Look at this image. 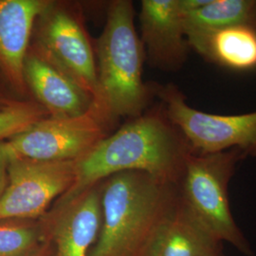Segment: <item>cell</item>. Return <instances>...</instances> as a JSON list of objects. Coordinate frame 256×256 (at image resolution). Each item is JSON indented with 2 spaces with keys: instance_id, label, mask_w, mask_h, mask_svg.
<instances>
[{
  "instance_id": "9a60e30c",
  "label": "cell",
  "mask_w": 256,
  "mask_h": 256,
  "mask_svg": "<svg viewBox=\"0 0 256 256\" xmlns=\"http://www.w3.org/2000/svg\"><path fill=\"white\" fill-rule=\"evenodd\" d=\"M182 14L189 43L224 28L245 25L256 28V0H209L198 9L182 10Z\"/></svg>"
},
{
  "instance_id": "d6986e66",
  "label": "cell",
  "mask_w": 256,
  "mask_h": 256,
  "mask_svg": "<svg viewBox=\"0 0 256 256\" xmlns=\"http://www.w3.org/2000/svg\"><path fill=\"white\" fill-rule=\"evenodd\" d=\"M10 154L6 140L0 142V198L2 196L8 184V165Z\"/></svg>"
},
{
  "instance_id": "8fae6325",
  "label": "cell",
  "mask_w": 256,
  "mask_h": 256,
  "mask_svg": "<svg viewBox=\"0 0 256 256\" xmlns=\"http://www.w3.org/2000/svg\"><path fill=\"white\" fill-rule=\"evenodd\" d=\"M50 0H0V70L12 88L32 100L24 81V63L34 22Z\"/></svg>"
},
{
  "instance_id": "30bf717a",
  "label": "cell",
  "mask_w": 256,
  "mask_h": 256,
  "mask_svg": "<svg viewBox=\"0 0 256 256\" xmlns=\"http://www.w3.org/2000/svg\"><path fill=\"white\" fill-rule=\"evenodd\" d=\"M138 20L140 38L149 66L165 72L180 70L190 46L180 0H142Z\"/></svg>"
},
{
  "instance_id": "44dd1931",
  "label": "cell",
  "mask_w": 256,
  "mask_h": 256,
  "mask_svg": "<svg viewBox=\"0 0 256 256\" xmlns=\"http://www.w3.org/2000/svg\"><path fill=\"white\" fill-rule=\"evenodd\" d=\"M225 256V254H224V252H221V254H218V256Z\"/></svg>"
},
{
  "instance_id": "e0dca14e",
  "label": "cell",
  "mask_w": 256,
  "mask_h": 256,
  "mask_svg": "<svg viewBox=\"0 0 256 256\" xmlns=\"http://www.w3.org/2000/svg\"><path fill=\"white\" fill-rule=\"evenodd\" d=\"M48 117L46 110L34 100L0 110V142L9 140Z\"/></svg>"
},
{
  "instance_id": "7a4b0ae2",
  "label": "cell",
  "mask_w": 256,
  "mask_h": 256,
  "mask_svg": "<svg viewBox=\"0 0 256 256\" xmlns=\"http://www.w3.org/2000/svg\"><path fill=\"white\" fill-rule=\"evenodd\" d=\"M101 110L114 124L137 118L155 96L154 84L142 78L146 54L135 27L130 0L111 1L101 36L94 43Z\"/></svg>"
},
{
  "instance_id": "3957f363",
  "label": "cell",
  "mask_w": 256,
  "mask_h": 256,
  "mask_svg": "<svg viewBox=\"0 0 256 256\" xmlns=\"http://www.w3.org/2000/svg\"><path fill=\"white\" fill-rule=\"evenodd\" d=\"M176 185L128 171L101 182L102 224L90 256H138L174 203Z\"/></svg>"
},
{
  "instance_id": "ffe728a7",
  "label": "cell",
  "mask_w": 256,
  "mask_h": 256,
  "mask_svg": "<svg viewBox=\"0 0 256 256\" xmlns=\"http://www.w3.org/2000/svg\"><path fill=\"white\" fill-rule=\"evenodd\" d=\"M28 256H54V250L52 242L46 239L40 247Z\"/></svg>"
},
{
  "instance_id": "52a82bcc",
  "label": "cell",
  "mask_w": 256,
  "mask_h": 256,
  "mask_svg": "<svg viewBox=\"0 0 256 256\" xmlns=\"http://www.w3.org/2000/svg\"><path fill=\"white\" fill-rule=\"evenodd\" d=\"M113 124L94 106L70 118L41 120L6 140L10 156L41 162H76L110 136Z\"/></svg>"
},
{
  "instance_id": "5bb4252c",
  "label": "cell",
  "mask_w": 256,
  "mask_h": 256,
  "mask_svg": "<svg viewBox=\"0 0 256 256\" xmlns=\"http://www.w3.org/2000/svg\"><path fill=\"white\" fill-rule=\"evenodd\" d=\"M188 44L207 61L230 70L243 72L256 68V28H224Z\"/></svg>"
},
{
  "instance_id": "8992f818",
  "label": "cell",
  "mask_w": 256,
  "mask_h": 256,
  "mask_svg": "<svg viewBox=\"0 0 256 256\" xmlns=\"http://www.w3.org/2000/svg\"><path fill=\"white\" fill-rule=\"evenodd\" d=\"M167 118L185 138L194 155H209L234 148L256 156V111L242 115H216L190 106L174 84H154Z\"/></svg>"
},
{
  "instance_id": "2e32d148",
  "label": "cell",
  "mask_w": 256,
  "mask_h": 256,
  "mask_svg": "<svg viewBox=\"0 0 256 256\" xmlns=\"http://www.w3.org/2000/svg\"><path fill=\"white\" fill-rule=\"evenodd\" d=\"M46 239L42 218L0 221V256H28Z\"/></svg>"
},
{
  "instance_id": "9c48e42d",
  "label": "cell",
  "mask_w": 256,
  "mask_h": 256,
  "mask_svg": "<svg viewBox=\"0 0 256 256\" xmlns=\"http://www.w3.org/2000/svg\"><path fill=\"white\" fill-rule=\"evenodd\" d=\"M42 220L54 256H90L101 229V183L52 206Z\"/></svg>"
},
{
  "instance_id": "ba28073f",
  "label": "cell",
  "mask_w": 256,
  "mask_h": 256,
  "mask_svg": "<svg viewBox=\"0 0 256 256\" xmlns=\"http://www.w3.org/2000/svg\"><path fill=\"white\" fill-rule=\"evenodd\" d=\"M74 180L75 162L10 156L8 184L0 198V221L42 218Z\"/></svg>"
},
{
  "instance_id": "7c38bea8",
  "label": "cell",
  "mask_w": 256,
  "mask_h": 256,
  "mask_svg": "<svg viewBox=\"0 0 256 256\" xmlns=\"http://www.w3.org/2000/svg\"><path fill=\"white\" fill-rule=\"evenodd\" d=\"M221 252L223 243L210 234L176 196L138 256H216Z\"/></svg>"
},
{
  "instance_id": "4fadbf2b",
  "label": "cell",
  "mask_w": 256,
  "mask_h": 256,
  "mask_svg": "<svg viewBox=\"0 0 256 256\" xmlns=\"http://www.w3.org/2000/svg\"><path fill=\"white\" fill-rule=\"evenodd\" d=\"M24 81L30 98L50 118H70L92 108V97L70 77L28 50L24 63Z\"/></svg>"
},
{
  "instance_id": "5b68a950",
  "label": "cell",
  "mask_w": 256,
  "mask_h": 256,
  "mask_svg": "<svg viewBox=\"0 0 256 256\" xmlns=\"http://www.w3.org/2000/svg\"><path fill=\"white\" fill-rule=\"evenodd\" d=\"M28 50L70 77L102 112L95 46L79 4L50 0L34 22Z\"/></svg>"
},
{
  "instance_id": "6da1fadb",
  "label": "cell",
  "mask_w": 256,
  "mask_h": 256,
  "mask_svg": "<svg viewBox=\"0 0 256 256\" xmlns=\"http://www.w3.org/2000/svg\"><path fill=\"white\" fill-rule=\"evenodd\" d=\"M191 154L185 138L167 118L160 104L129 119L76 160L74 184L54 206L70 202L90 187L122 172H144L176 185Z\"/></svg>"
},
{
  "instance_id": "277c9868",
  "label": "cell",
  "mask_w": 256,
  "mask_h": 256,
  "mask_svg": "<svg viewBox=\"0 0 256 256\" xmlns=\"http://www.w3.org/2000/svg\"><path fill=\"white\" fill-rule=\"evenodd\" d=\"M247 155L240 149L187 158L176 184L186 209L221 243H228L244 256H254L252 247L234 220L229 200V183L236 165Z\"/></svg>"
},
{
  "instance_id": "ac0fdd59",
  "label": "cell",
  "mask_w": 256,
  "mask_h": 256,
  "mask_svg": "<svg viewBox=\"0 0 256 256\" xmlns=\"http://www.w3.org/2000/svg\"><path fill=\"white\" fill-rule=\"evenodd\" d=\"M28 101L20 98L10 86L7 79L0 70V110L18 106L22 102Z\"/></svg>"
}]
</instances>
